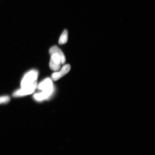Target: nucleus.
Returning <instances> with one entry per match:
<instances>
[{
	"label": "nucleus",
	"instance_id": "1",
	"mask_svg": "<svg viewBox=\"0 0 155 155\" xmlns=\"http://www.w3.org/2000/svg\"><path fill=\"white\" fill-rule=\"evenodd\" d=\"M38 75V71L35 70L28 71L24 75L21 81V87L29 86L36 82Z\"/></svg>",
	"mask_w": 155,
	"mask_h": 155
},
{
	"label": "nucleus",
	"instance_id": "2",
	"mask_svg": "<svg viewBox=\"0 0 155 155\" xmlns=\"http://www.w3.org/2000/svg\"><path fill=\"white\" fill-rule=\"evenodd\" d=\"M37 86V83L36 82L29 86L21 87V89L15 91L13 93V96L16 97L32 94L35 90Z\"/></svg>",
	"mask_w": 155,
	"mask_h": 155
},
{
	"label": "nucleus",
	"instance_id": "3",
	"mask_svg": "<svg viewBox=\"0 0 155 155\" xmlns=\"http://www.w3.org/2000/svg\"><path fill=\"white\" fill-rule=\"evenodd\" d=\"M37 87L38 90L42 91L54 92V88L53 82L50 78L44 79L38 85Z\"/></svg>",
	"mask_w": 155,
	"mask_h": 155
},
{
	"label": "nucleus",
	"instance_id": "4",
	"mask_svg": "<svg viewBox=\"0 0 155 155\" xmlns=\"http://www.w3.org/2000/svg\"><path fill=\"white\" fill-rule=\"evenodd\" d=\"M50 61V67L52 70L59 71L61 65V58L57 54H54L51 55Z\"/></svg>",
	"mask_w": 155,
	"mask_h": 155
},
{
	"label": "nucleus",
	"instance_id": "5",
	"mask_svg": "<svg viewBox=\"0 0 155 155\" xmlns=\"http://www.w3.org/2000/svg\"><path fill=\"white\" fill-rule=\"evenodd\" d=\"M71 69L70 65L69 64L65 65L63 66L61 70L58 72L54 73L51 75L52 80L56 81L59 80L68 73Z\"/></svg>",
	"mask_w": 155,
	"mask_h": 155
},
{
	"label": "nucleus",
	"instance_id": "6",
	"mask_svg": "<svg viewBox=\"0 0 155 155\" xmlns=\"http://www.w3.org/2000/svg\"><path fill=\"white\" fill-rule=\"evenodd\" d=\"M53 92L42 91L37 93L34 96L35 100L38 101H42L48 99L53 94Z\"/></svg>",
	"mask_w": 155,
	"mask_h": 155
},
{
	"label": "nucleus",
	"instance_id": "7",
	"mask_svg": "<svg viewBox=\"0 0 155 155\" xmlns=\"http://www.w3.org/2000/svg\"><path fill=\"white\" fill-rule=\"evenodd\" d=\"M49 53L51 55L54 54H57L61 57V64H63L65 63L66 61L65 56L61 49L57 46H54L50 48Z\"/></svg>",
	"mask_w": 155,
	"mask_h": 155
},
{
	"label": "nucleus",
	"instance_id": "8",
	"mask_svg": "<svg viewBox=\"0 0 155 155\" xmlns=\"http://www.w3.org/2000/svg\"><path fill=\"white\" fill-rule=\"evenodd\" d=\"M68 39V32L66 30L64 31L59 40V44L62 45L66 43Z\"/></svg>",
	"mask_w": 155,
	"mask_h": 155
},
{
	"label": "nucleus",
	"instance_id": "9",
	"mask_svg": "<svg viewBox=\"0 0 155 155\" xmlns=\"http://www.w3.org/2000/svg\"><path fill=\"white\" fill-rule=\"evenodd\" d=\"M10 100V98L8 96L0 97V104H6L9 102Z\"/></svg>",
	"mask_w": 155,
	"mask_h": 155
}]
</instances>
